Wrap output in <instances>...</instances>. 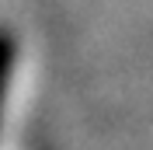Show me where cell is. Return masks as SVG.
<instances>
[{"mask_svg":"<svg viewBox=\"0 0 153 150\" xmlns=\"http://www.w3.org/2000/svg\"><path fill=\"white\" fill-rule=\"evenodd\" d=\"M10 70H14V35L7 28H0V105L10 84Z\"/></svg>","mask_w":153,"mask_h":150,"instance_id":"1","label":"cell"}]
</instances>
